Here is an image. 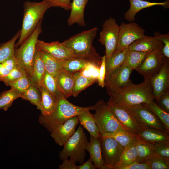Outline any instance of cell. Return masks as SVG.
Masks as SVG:
<instances>
[{
    "instance_id": "cell-18",
    "label": "cell",
    "mask_w": 169,
    "mask_h": 169,
    "mask_svg": "<svg viewBox=\"0 0 169 169\" xmlns=\"http://www.w3.org/2000/svg\"><path fill=\"white\" fill-rule=\"evenodd\" d=\"M163 44L156 36H145L131 44L128 47L129 50L149 53L154 51L162 52Z\"/></svg>"
},
{
    "instance_id": "cell-49",
    "label": "cell",
    "mask_w": 169,
    "mask_h": 169,
    "mask_svg": "<svg viewBox=\"0 0 169 169\" xmlns=\"http://www.w3.org/2000/svg\"><path fill=\"white\" fill-rule=\"evenodd\" d=\"M106 56L104 55L102 58V62L100 67L98 83L99 85L103 88L104 87L106 73Z\"/></svg>"
},
{
    "instance_id": "cell-9",
    "label": "cell",
    "mask_w": 169,
    "mask_h": 169,
    "mask_svg": "<svg viewBox=\"0 0 169 169\" xmlns=\"http://www.w3.org/2000/svg\"><path fill=\"white\" fill-rule=\"evenodd\" d=\"M107 103L124 129L135 136L141 131L143 128L126 107L110 98Z\"/></svg>"
},
{
    "instance_id": "cell-5",
    "label": "cell",
    "mask_w": 169,
    "mask_h": 169,
    "mask_svg": "<svg viewBox=\"0 0 169 169\" xmlns=\"http://www.w3.org/2000/svg\"><path fill=\"white\" fill-rule=\"evenodd\" d=\"M42 20L40 21L30 35L17 49L14 56L19 64L30 79L32 72L33 61L36 49L38 38L42 31Z\"/></svg>"
},
{
    "instance_id": "cell-41",
    "label": "cell",
    "mask_w": 169,
    "mask_h": 169,
    "mask_svg": "<svg viewBox=\"0 0 169 169\" xmlns=\"http://www.w3.org/2000/svg\"><path fill=\"white\" fill-rule=\"evenodd\" d=\"M34 84L26 73L16 81L8 84L7 86L13 88L21 94L25 92Z\"/></svg>"
},
{
    "instance_id": "cell-30",
    "label": "cell",
    "mask_w": 169,
    "mask_h": 169,
    "mask_svg": "<svg viewBox=\"0 0 169 169\" xmlns=\"http://www.w3.org/2000/svg\"><path fill=\"white\" fill-rule=\"evenodd\" d=\"M148 53L128 49L123 64L132 70H135L141 64Z\"/></svg>"
},
{
    "instance_id": "cell-23",
    "label": "cell",
    "mask_w": 169,
    "mask_h": 169,
    "mask_svg": "<svg viewBox=\"0 0 169 169\" xmlns=\"http://www.w3.org/2000/svg\"><path fill=\"white\" fill-rule=\"evenodd\" d=\"M168 134L156 129L143 128L135 136L138 140L149 143H169Z\"/></svg>"
},
{
    "instance_id": "cell-22",
    "label": "cell",
    "mask_w": 169,
    "mask_h": 169,
    "mask_svg": "<svg viewBox=\"0 0 169 169\" xmlns=\"http://www.w3.org/2000/svg\"><path fill=\"white\" fill-rule=\"evenodd\" d=\"M90 141L88 142L86 150L89 153L94 165L98 169H103L104 165L101 150L100 138L91 136L90 137Z\"/></svg>"
},
{
    "instance_id": "cell-21",
    "label": "cell",
    "mask_w": 169,
    "mask_h": 169,
    "mask_svg": "<svg viewBox=\"0 0 169 169\" xmlns=\"http://www.w3.org/2000/svg\"><path fill=\"white\" fill-rule=\"evenodd\" d=\"M56 78L59 91L63 95L66 99L72 96L74 83L73 74L61 69Z\"/></svg>"
},
{
    "instance_id": "cell-34",
    "label": "cell",
    "mask_w": 169,
    "mask_h": 169,
    "mask_svg": "<svg viewBox=\"0 0 169 169\" xmlns=\"http://www.w3.org/2000/svg\"><path fill=\"white\" fill-rule=\"evenodd\" d=\"M21 97V93L13 88L3 92L0 95V110L7 111L14 101Z\"/></svg>"
},
{
    "instance_id": "cell-29",
    "label": "cell",
    "mask_w": 169,
    "mask_h": 169,
    "mask_svg": "<svg viewBox=\"0 0 169 169\" xmlns=\"http://www.w3.org/2000/svg\"><path fill=\"white\" fill-rule=\"evenodd\" d=\"M128 50V49H127L120 53H113L110 58L106 59V73L105 79L107 78L113 71L122 65Z\"/></svg>"
},
{
    "instance_id": "cell-20",
    "label": "cell",
    "mask_w": 169,
    "mask_h": 169,
    "mask_svg": "<svg viewBox=\"0 0 169 169\" xmlns=\"http://www.w3.org/2000/svg\"><path fill=\"white\" fill-rule=\"evenodd\" d=\"M89 0H73L71 3L70 13L67 20L69 26L74 23H77L80 27L85 26L84 12Z\"/></svg>"
},
{
    "instance_id": "cell-26",
    "label": "cell",
    "mask_w": 169,
    "mask_h": 169,
    "mask_svg": "<svg viewBox=\"0 0 169 169\" xmlns=\"http://www.w3.org/2000/svg\"><path fill=\"white\" fill-rule=\"evenodd\" d=\"M41 94V105L42 113L45 115H50L54 110L57 102V100L43 84L39 89Z\"/></svg>"
},
{
    "instance_id": "cell-7",
    "label": "cell",
    "mask_w": 169,
    "mask_h": 169,
    "mask_svg": "<svg viewBox=\"0 0 169 169\" xmlns=\"http://www.w3.org/2000/svg\"><path fill=\"white\" fill-rule=\"evenodd\" d=\"M95 105V113L93 116L101 135L123 128L107 103L100 100Z\"/></svg>"
},
{
    "instance_id": "cell-48",
    "label": "cell",
    "mask_w": 169,
    "mask_h": 169,
    "mask_svg": "<svg viewBox=\"0 0 169 169\" xmlns=\"http://www.w3.org/2000/svg\"><path fill=\"white\" fill-rule=\"evenodd\" d=\"M48 2L51 7H59L65 10L71 9L70 0H42Z\"/></svg>"
},
{
    "instance_id": "cell-16",
    "label": "cell",
    "mask_w": 169,
    "mask_h": 169,
    "mask_svg": "<svg viewBox=\"0 0 169 169\" xmlns=\"http://www.w3.org/2000/svg\"><path fill=\"white\" fill-rule=\"evenodd\" d=\"M79 122L77 116L69 118L54 130L51 137L57 144L63 146L75 132Z\"/></svg>"
},
{
    "instance_id": "cell-6",
    "label": "cell",
    "mask_w": 169,
    "mask_h": 169,
    "mask_svg": "<svg viewBox=\"0 0 169 169\" xmlns=\"http://www.w3.org/2000/svg\"><path fill=\"white\" fill-rule=\"evenodd\" d=\"M88 142L87 136L80 125L64 145L63 149L59 153L60 159L62 160L69 157L76 163L82 164L85 160Z\"/></svg>"
},
{
    "instance_id": "cell-37",
    "label": "cell",
    "mask_w": 169,
    "mask_h": 169,
    "mask_svg": "<svg viewBox=\"0 0 169 169\" xmlns=\"http://www.w3.org/2000/svg\"><path fill=\"white\" fill-rule=\"evenodd\" d=\"M144 104L158 117L169 133V113L161 108L154 100L149 103Z\"/></svg>"
},
{
    "instance_id": "cell-31",
    "label": "cell",
    "mask_w": 169,
    "mask_h": 169,
    "mask_svg": "<svg viewBox=\"0 0 169 169\" xmlns=\"http://www.w3.org/2000/svg\"><path fill=\"white\" fill-rule=\"evenodd\" d=\"M20 33V30L10 40L0 45V63L14 55L15 42Z\"/></svg>"
},
{
    "instance_id": "cell-25",
    "label": "cell",
    "mask_w": 169,
    "mask_h": 169,
    "mask_svg": "<svg viewBox=\"0 0 169 169\" xmlns=\"http://www.w3.org/2000/svg\"><path fill=\"white\" fill-rule=\"evenodd\" d=\"M86 110L77 116L81 125L89 132L90 136L100 138L101 134L95 122L93 114Z\"/></svg>"
},
{
    "instance_id": "cell-46",
    "label": "cell",
    "mask_w": 169,
    "mask_h": 169,
    "mask_svg": "<svg viewBox=\"0 0 169 169\" xmlns=\"http://www.w3.org/2000/svg\"><path fill=\"white\" fill-rule=\"evenodd\" d=\"M157 105L164 110L169 113V90L163 92L156 100Z\"/></svg>"
},
{
    "instance_id": "cell-44",
    "label": "cell",
    "mask_w": 169,
    "mask_h": 169,
    "mask_svg": "<svg viewBox=\"0 0 169 169\" xmlns=\"http://www.w3.org/2000/svg\"><path fill=\"white\" fill-rule=\"evenodd\" d=\"M25 73L26 72L19 65L11 71L8 74L2 79L1 81L7 85L17 80Z\"/></svg>"
},
{
    "instance_id": "cell-40",
    "label": "cell",
    "mask_w": 169,
    "mask_h": 169,
    "mask_svg": "<svg viewBox=\"0 0 169 169\" xmlns=\"http://www.w3.org/2000/svg\"><path fill=\"white\" fill-rule=\"evenodd\" d=\"M43 84L57 100L59 94L56 78L45 71Z\"/></svg>"
},
{
    "instance_id": "cell-28",
    "label": "cell",
    "mask_w": 169,
    "mask_h": 169,
    "mask_svg": "<svg viewBox=\"0 0 169 169\" xmlns=\"http://www.w3.org/2000/svg\"><path fill=\"white\" fill-rule=\"evenodd\" d=\"M39 50L45 71L56 78L61 69L60 64L61 60L57 59L39 49Z\"/></svg>"
},
{
    "instance_id": "cell-27",
    "label": "cell",
    "mask_w": 169,
    "mask_h": 169,
    "mask_svg": "<svg viewBox=\"0 0 169 169\" xmlns=\"http://www.w3.org/2000/svg\"><path fill=\"white\" fill-rule=\"evenodd\" d=\"M115 139L124 148L137 140L136 136L122 128L115 131L101 135Z\"/></svg>"
},
{
    "instance_id": "cell-45",
    "label": "cell",
    "mask_w": 169,
    "mask_h": 169,
    "mask_svg": "<svg viewBox=\"0 0 169 169\" xmlns=\"http://www.w3.org/2000/svg\"><path fill=\"white\" fill-rule=\"evenodd\" d=\"M154 36L157 37L163 44L162 53L165 57L169 59V34H161L158 32L156 31Z\"/></svg>"
},
{
    "instance_id": "cell-38",
    "label": "cell",
    "mask_w": 169,
    "mask_h": 169,
    "mask_svg": "<svg viewBox=\"0 0 169 169\" xmlns=\"http://www.w3.org/2000/svg\"><path fill=\"white\" fill-rule=\"evenodd\" d=\"M73 74L74 83L72 96L76 97L82 91L93 84L88 79L81 75L79 71L75 72Z\"/></svg>"
},
{
    "instance_id": "cell-24",
    "label": "cell",
    "mask_w": 169,
    "mask_h": 169,
    "mask_svg": "<svg viewBox=\"0 0 169 169\" xmlns=\"http://www.w3.org/2000/svg\"><path fill=\"white\" fill-rule=\"evenodd\" d=\"M45 69L39 49H36L33 61L31 79L33 84L39 90L43 84Z\"/></svg>"
},
{
    "instance_id": "cell-12",
    "label": "cell",
    "mask_w": 169,
    "mask_h": 169,
    "mask_svg": "<svg viewBox=\"0 0 169 169\" xmlns=\"http://www.w3.org/2000/svg\"><path fill=\"white\" fill-rule=\"evenodd\" d=\"M100 138L104 162L103 169H112L118 162L124 148L112 138L101 135Z\"/></svg>"
},
{
    "instance_id": "cell-39",
    "label": "cell",
    "mask_w": 169,
    "mask_h": 169,
    "mask_svg": "<svg viewBox=\"0 0 169 169\" xmlns=\"http://www.w3.org/2000/svg\"><path fill=\"white\" fill-rule=\"evenodd\" d=\"M100 66L93 63H90L79 72L81 75L94 84L98 82Z\"/></svg>"
},
{
    "instance_id": "cell-4",
    "label": "cell",
    "mask_w": 169,
    "mask_h": 169,
    "mask_svg": "<svg viewBox=\"0 0 169 169\" xmlns=\"http://www.w3.org/2000/svg\"><path fill=\"white\" fill-rule=\"evenodd\" d=\"M51 7L47 2L25 1L23 5V15L21 33L18 40L15 44L18 48L34 31L39 22L42 20L46 11Z\"/></svg>"
},
{
    "instance_id": "cell-36",
    "label": "cell",
    "mask_w": 169,
    "mask_h": 169,
    "mask_svg": "<svg viewBox=\"0 0 169 169\" xmlns=\"http://www.w3.org/2000/svg\"><path fill=\"white\" fill-rule=\"evenodd\" d=\"M136 141L124 148L119 161L115 166L137 161L138 155L135 143Z\"/></svg>"
},
{
    "instance_id": "cell-14",
    "label": "cell",
    "mask_w": 169,
    "mask_h": 169,
    "mask_svg": "<svg viewBox=\"0 0 169 169\" xmlns=\"http://www.w3.org/2000/svg\"><path fill=\"white\" fill-rule=\"evenodd\" d=\"M132 71L128 67L123 64L113 71L105 80L104 87L107 93L132 83L130 79Z\"/></svg>"
},
{
    "instance_id": "cell-3",
    "label": "cell",
    "mask_w": 169,
    "mask_h": 169,
    "mask_svg": "<svg viewBox=\"0 0 169 169\" xmlns=\"http://www.w3.org/2000/svg\"><path fill=\"white\" fill-rule=\"evenodd\" d=\"M95 105L87 107H80L73 104L67 100L59 92L55 107L49 115L41 114L38 121L50 133L59 126L69 118L78 115L86 110H94Z\"/></svg>"
},
{
    "instance_id": "cell-17",
    "label": "cell",
    "mask_w": 169,
    "mask_h": 169,
    "mask_svg": "<svg viewBox=\"0 0 169 169\" xmlns=\"http://www.w3.org/2000/svg\"><path fill=\"white\" fill-rule=\"evenodd\" d=\"M150 80L153 95L156 101L163 92L169 90V59H165L160 71Z\"/></svg>"
},
{
    "instance_id": "cell-19",
    "label": "cell",
    "mask_w": 169,
    "mask_h": 169,
    "mask_svg": "<svg viewBox=\"0 0 169 169\" xmlns=\"http://www.w3.org/2000/svg\"><path fill=\"white\" fill-rule=\"evenodd\" d=\"M130 6L128 10L124 14L125 19L129 22H134L137 14L141 10L154 6H161L165 8H169V1L164 2H150L144 0H129Z\"/></svg>"
},
{
    "instance_id": "cell-1",
    "label": "cell",
    "mask_w": 169,
    "mask_h": 169,
    "mask_svg": "<svg viewBox=\"0 0 169 169\" xmlns=\"http://www.w3.org/2000/svg\"><path fill=\"white\" fill-rule=\"evenodd\" d=\"M108 94L114 101L125 107L149 103L155 99L151 81L148 79H144L139 84L132 83Z\"/></svg>"
},
{
    "instance_id": "cell-8",
    "label": "cell",
    "mask_w": 169,
    "mask_h": 169,
    "mask_svg": "<svg viewBox=\"0 0 169 169\" xmlns=\"http://www.w3.org/2000/svg\"><path fill=\"white\" fill-rule=\"evenodd\" d=\"M119 30L120 26L117 23L116 19L111 17L102 24L98 41L105 47L106 59L111 56L116 48Z\"/></svg>"
},
{
    "instance_id": "cell-32",
    "label": "cell",
    "mask_w": 169,
    "mask_h": 169,
    "mask_svg": "<svg viewBox=\"0 0 169 169\" xmlns=\"http://www.w3.org/2000/svg\"><path fill=\"white\" fill-rule=\"evenodd\" d=\"M90 63L77 58L60 61L61 69L71 74L80 71Z\"/></svg>"
},
{
    "instance_id": "cell-10",
    "label": "cell",
    "mask_w": 169,
    "mask_h": 169,
    "mask_svg": "<svg viewBox=\"0 0 169 169\" xmlns=\"http://www.w3.org/2000/svg\"><path fill=\"white\" fill-rule=\"evenodd\" d=\"M145 32L134 22L128 23L122 22L120 26L117 46L113 53H120L128 49L133 42L146 36Z\"/></svg>"
},
{
    "instance_id": "cell-52",
    "label": "cell",
    "mask_w": 169,
    "mask_h": 169,
    "mask_svg": "<svg viewBox=\"0 0 169 169\" xmlns=\"http://www.w3.org/2000/svg\"><path fill=\"white\" fill-rule=\"evenodd\" d=\"M93 162L90 157L85 162L78 166V169H96Z\"/></svg>"
},
{
    "instance_id": "cell-43",
    "label": "cell",
    "mask_w": 169,
    "mask_h": 169,
    "mask_svg": "<svg viewBox=\"0 0 169 169\" xmlns=\"http://www.w3.org/2000/svg\"><path fill=\"white\" fill-rule=\"evenodd\" d=\"M150 169H169V159L156 156L144 162Z\"/></svg>"
},
{
    "instance_id": "cell-33",
    "label": "cell",
    "mask_w": 169,
    "mask_h": 169,
    "mask_svg": "<svg viewBox=\"0 0 169 169\" xmlns=\"http://www.w3.org/2000/svg\"><path fill=\"white\" fill-rule=\"evenodd\" d=\"M21 98L35 105L37 109L40 110L41 113H42L40 91L34 84L32 85L25 92L21 93Z\"/></svg>"
},
{
    "instance_id": "cell-35",
    "label": "cell",
    "mask_w": 169,
    "mask_h": 169,
    "mask_svg": "<svg viewBox=\"0 0 169 169\" xmlns=\"http://www.w3.org/2000/svg\"><path fill=\"white\" fill-rule=\"evenodd\" d=\"M135 143L138 151L137 162L144 163L157 156L153 153L149 143L137 140Z\"/></svg>"
},
{
    "instance_id": "cell-15",
    "label": "cell",
    "mask_w": 169,
    "mask_h": 169,
    "mask_svg": "<svg viewBox=\"0 0 169 169\" xmlns=\"http://www.w3.org/2000/svg\"><path fill=\"white\" fill-rule=\"evenodd\" d=\"M36 46L39 49L59 60L76 58L71 49L58 41L46 42L38 39Z\"/></svg>"
},
{
    "instance_id": "cell-2",
    "label": "cell",
    "mask_w": 169,
    "mask_h": 169,
    "mask_svg": "<svg viewBox=\"0 0 169 169\" xmlns=\"http://www.w3.org/2000/svg\"><path fill=\"white\" fill-rule=\"evenodd\" d=\"M98 28L95 27L70 37L62 43L73 51L77 58L100 66L102 58L93 46Z\"/></svg>"
},
{
    "instance_id": "cell-51",
    "label": "cell",
    "mask_w": 169,
    "mask_h": 169,
    "mask_svg": "<svg viewBox=\"0 0 169 169\" xmlns=\"http://www.w3.org/2000/svg\"><path fill=\"white\" fill-rule=\"evenodd\" d=\"M62 163L59 165L58 167L59 169H78V166L76 164V163L72 159L70 158L65 159L62 160Z\"/></svg>"
},
{
    "instance_id": "cell-53",
    "label": "cell",
    "mask_w": 169,
    "mask_h": 169,
    "mask_svg": "<svg viewBox=\"0 0 169 169\" xmlns=\"http://www.w3.org/2000/svg\"><path fill=\"white\" fill-rule=\"evenodd\" d=\"M1 63H0V81L7 76L10 72Z\"/></svg>"
},
{
    "instance_id": "cell-11",
    "label": "cell",
    "mask_w": 169,
    "mask_h": 169,
    "mask_svg": "<svg viewBox=\"0 0 169 169\" xmlns=\"http://www.w3.org/2000/svg\"><path fill=\"white\" fill-rule=\"evenodd\" d=\"M125 107L143 128L156 129L168 133L158 117L144 103Z\"/></svg>"
},
{
    "instance_id": "cell-42",
    "label": "cell",
    "mask_w": 169,
    "mask_h": 169,
    "mask_svg": "<svg viewBox=\"0 0 169 169\" xmlns=\"http://www.w3.org/2000/svg\"><path fill=\"white\" fill-rule=\"evenodd\" d=\"M149 143L152 150L155 155L162 158L169 159V143Z\"/></svg>"
},
{
    "instance_id": "cell-13",
    "label": "cell",
    "mask_w": 169,
    "mask_h": 169,
    "mask_svg": "<svg viewBox=\"0 0 169 169\" xmlns=\"http://www.w3.org/2000/svg\"><path fill=\"white\" fill-rule=\"evenodd\" d=\"M166 59L162 51H156L149 52L135 70L144 79H151L160 71Z\"/></svg>"
},
{
    "instance_id": "cell-50",
    "label": "cell",
    "mask_w": 169,
    "mask_h": 169,
    "mask_svg": "<svg viewBox=\"0 0 169 169\" xmlns=\"http://www.w3.org/2000/svg\"><path fill=\"white\" fill-rule=\"evenodd\" d=\"M1 63L10 71L19 65L14 55L10 57Z\"/></svg>"
},
{
    "instance_id": "cell-47",
    "label": "cell",
    "mask_w": 169,
    "mask_h": 169,
    "mask_svg": "<svg viewBox=\"0 0 169 169\" xmlns=\"http://www.w3.org/2000/svg\"><path fill=\"white\" fill-rule=\"evenodd\" d=\"M112 169H150L146 163L135 161L114 166Z\"/></svg>"
}]
</instances>
